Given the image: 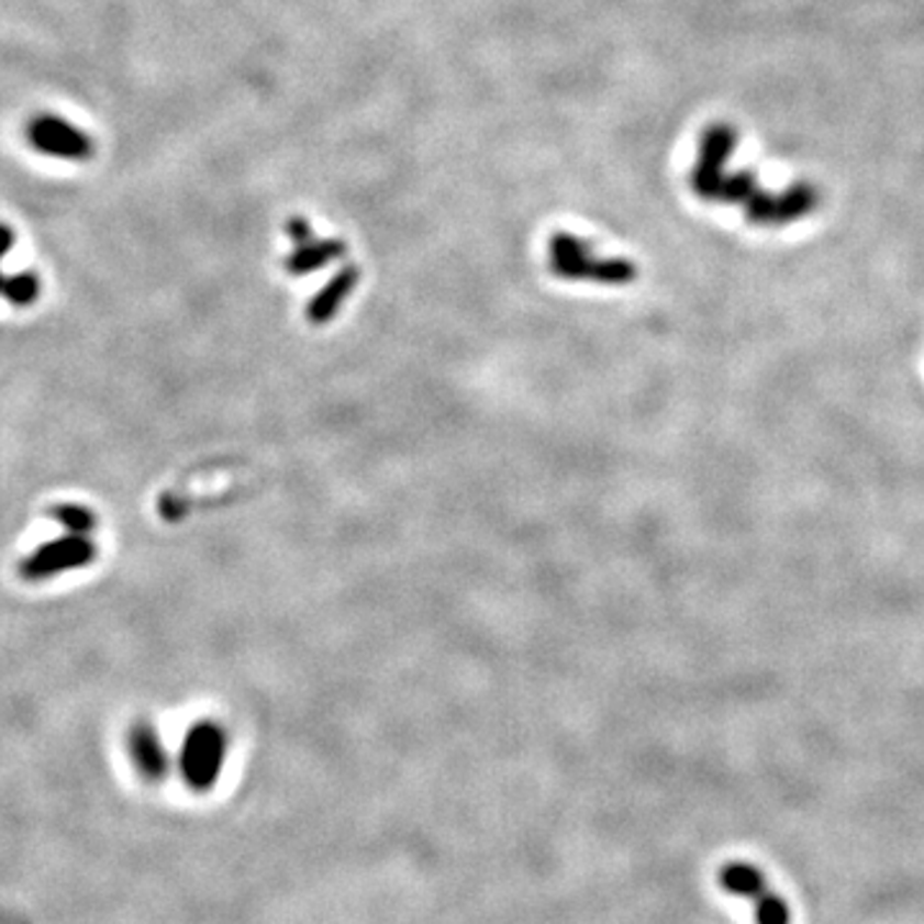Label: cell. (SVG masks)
<instances>
[{"mask_svg":"<svg viewBox=\"0 0 924 924\" xmlns=\"http://www.w3.org/2000/svg\"><path fill=\"white\" fill-rule=\"evenodd\" d=\"M334 255H337V249H332V244H322L319 249H311V247L301 249L290 265H293L296 272H305V270H314L319 263H324V259H332Z\"/></svg>","mask_w":924,"mask_h":924,"instance_id":"7c38bea8","label":"cell"},{"mask_svg":"<svg viewBox=\"0 0 924 924\" xmlns=\"http://www.w3.org/2000/svg\"><path fill=\"white\" fill-rule=\"evenodd\" d=\"M52 516H55L67 532L80 534V537H88V534L96 530L93 511L80 506V503H63V506H55L52 509Z\"/></svg>","mask_w":924,"mask_h":924,"instance_id":"9c48e42d","label":"cell"},{"mask_svg":"<svg viewBox=\"0 0 924 924\" xmlns=\"http://www.w3.org/2000/svg\"><path fill=\"white\" fill-rule=\"evenodd\" d=\"M735 149V134L730 126L709 129L704 142H701V159L693 172V186L701 196L712 198L716 182L722 180V167L727 163L730 152Z\"/></svg>","mask_w":924,"mask_h":924,"instance_id":"5b68a950","label":"cell"},{"mask_svg":"<svg viewBox=\"0 0 924 924\" xmlns=\"http://www.w3.org/2000/svg\"><path fill=\"white\" fill-rule=\"evenodd\" d=\"M96 560V545L90 537L80 534H67V537L52 539L47 545L36 547L32 555L21 563V576L26 580H44L57 576V572L86 568Z\"/></svg>","mask_w":924,"mask_h":924,"instance_id":"7a4b0ae2","label":"cell"},{"mask_svg":"<svg viewBox=\"0 0 924 924\" xmlns=\"http://www.w3.org/2000/svg\"><path fill=\"white\" fill-rule=\"evenodd\" d=\"M29 142H32L34 149L44 152L49 157H63V159H88L93 155V142L86 132L67 124L65 119L59 116H36L32 124H29Z\"/></svg>","mask_w":924,"mask_h":924,"instance_id":"3957f363","label":"cell"},{"mask_svg":"<svg viewBox=\"0 0 924 924\" xmlns=\"http://www.w3.org/2000/svg\"><path fill=\"white\" fill-rule=\"evenodd\" d=\"M229 750L226 732L213 722H201L188 732L180 747V776L193 791H209L219 781Z\"/></svg>","mask_w":924,"mask_h":924,"instance_id":"6da1fadb","label":"cell"},{"mask_svg":"<svg viewBox=\"0 0 924 924\" xmlns=\"http://www.w3.org/2000/svg\"><path fill=\"white\" fill-rule=\"evenodd\" d=\"M353 286H355L353 275H342V278H337V282H334L332 288H326L324 293L319 296L314 303H311V309H309L311 322L322 324V322H326V319H332L334 314H337L339 303L345 301L349 293H353Z\"/></svg>","mask_w":924,"mask_h":924,"instance_id":"ba28073f","label":"cell"},{"mask_svg":"<svg viewBox=\"0 0 924 924\" xmlns=\"http://www.w3.org/2000/svg\"><path fill=\"white\" fill-rule=\"evenodd\" d=\"M720 883L724 891L735 893V897L745 899H758L768 891V878L760 868L750 866V862H727L720 870Z\"/></svg>","mask_w":924,"mask_h":924,"instance_id":"52a82bcc","label":"cell"},{"mask_svg":"<svg viewBox=\"0 0 924 924\" xmlns=\"http://www.w3.org/2000/svg\"><path fill=\"white\" fill-rule=\"evenodd\" d=\"M755 909V922L758 924H791V909L786 904L783 897H778L773 891H766L762 897L753 899Z\"/></svg>","mask_w":924,"mask_h":924,"instance_id":"30bf717a","label":"cell"},{"mask_svg":"<svg viewBox=\"0 0 924 924\" xmlns=\"http://www.w3.org/2000/svg\"><path fill=\"white\" fill-rule=\"evenodd\" d=\"M13 247V232L5 224H0V259L9 255ZM3 282H5V275L0 272V290H3Z\"/></svg>","mask_w":924,"mask_h":924,"instance_id":"4fadbf2b","label":"cell"},{"mask_svg":"<svg viewBox=\"0 0 924 924\" xmlns=\"http://www.w3.org/2000/svg\"><path fill=\"white\" fill-rule=\"evenodd\" d=\"M0 296H5V301H11L13 305H29L40 296V280L34 272L11 275V278H5Z\"/></svg>","mask_w":924,"mask_h":924,"instance_id":"8fae6325","label":"cell"},{"mask_svg":"<svg viewBox=\"0 0 924 924\" xmlns=\"http://www.w3.org/2000/svg\"><path fill=\"white\" fill-rule=\"evenodd\" d=\"M553 265L557 272L568 275V278H599L603 282H627L635 278V270L624 263H606L593 265L586 259V249L572 240H560L553 247Z\"/></svg>","mask_w":924,"mask_h":924,"instance_id":"277c9868","label":"cell"},{"mask_svg":"<svg viewBox=\"0 0 924 924\" xmlns=\"http://www.w3.org/2000/svg\"><path fill=\"white\" fill-rule=\"evenodd\" d=\"M129 753H132L136 770L152 783L163 781L167 770H170V755H167L157 730L147 722L134 724L132 732H129Z\"/></svg>","mask_w":924,"mask_h":924,"instance_id":"8992f818","label":"cell"}]
</instances>
